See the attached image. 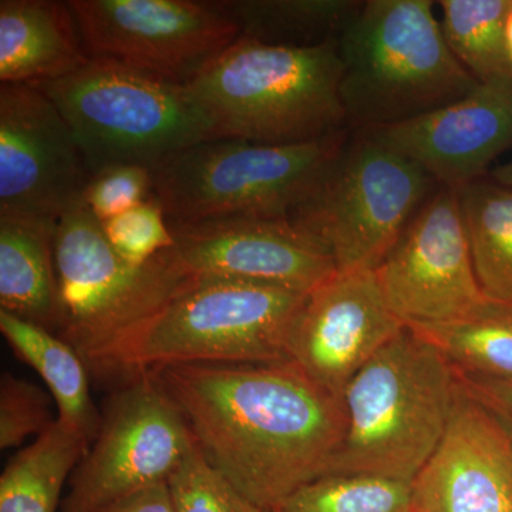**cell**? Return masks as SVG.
<instances>
[{"instance_id":"6da1fadb","label":"cell","mask_w":512,"mask_h":512,"mask_svg":"<svg viewBox=\"0 0 512 512\" xmlns=\"http://www.w3.org/2000/svg\"><path fill=\"white\" fill-rule=\"evenodd\" d=\"M150 375L205 460L262 510H279L303 485L332 473L345 404L292 362L173 366Z\"/></svg>"},{"instance_id":"7a4b0ae2","label":"cell","mask_w":512,"mask_h":512,"mask_svg":"<svg viewBox=\"0 0 512 512\" xmlns=\"http://www.w3.org/2000/svg\"><path fill=\"white\" fill-rule=\"evenodd\" d=\"M338 39L288 47L238 37L187 87L215 138L258 144L318 140L348 126Z\"/></svg>"},{"instance_id":"3957f363","label":"cell","mask_w":512,"mask_h":512,"mask_svg":"<svg viewBox=\"0 0 512 512\" xmlns=\"http://www.w3.org/2000/svg\"><path fill=\"white\" fill-rule=\"evenodd\" d=\"M458 389L447 357L404 328L346 386V434L330 474L413 481L446 434Z\"/></svg>"},{"instance_id":"277c9868","label":"cell","mask_w":512,"mask_h":512,"mask_svg":"<svg viewBox=\"0 0 512 512\" xmlns=\"http://www.w3.org/2000/svg\"><path fill=\"white\" fill-rule=\"evenodd\" d=\"M430 0H367L340 33L346 124L372 131L463 99L480 84L448 49Z\"/></svg>"},{"instance_id":"5b68a950","label":"cell","mask_w":512,"mask_h":512,"mask_svg":"<svg viewBox=\"0 0 512 512\" xmlns=\"http://www.w3.org/2000/svg\"><path fill=\"white\" fill-rule=\"evenodd\" d=\"M308 293L194 279L114 350L103 375L133 379L165 367L289 362V339Z\"/></svg>"},{"instance_id":"8992f818","label":"cell","mask_w":512,"mask_h":512,"mask_svg":"<svg viewBox=\"0 0 512 512\" xmlns=\"http://www.w3.org/2000/svg\"><path fill=\"white\" fill-rule=\"evenodd\" d=\"M33 87L62 113L92 175L121 164L154 173L215 138L187 84L120 64L90 59L69 76Z\"/></svg>"},{"instance_id":"52a82bcc","label":"cell","mask_w":512,"mask_h":512,"mask_svg":"<svg viewBox=\"0 0 512 512\" xmlns=\"http://www.w3.org/2000/svg\"><path fill=\"white\" fill-rule=\"evenodd\" d=\"M55 261V333L96 375H103L114 350L131 332L194 281L173 248L144 265L121 258L84 202L57 222Z\"/></svg>"},{"instance_id":"ba28073f","label":"cell","mask_w":512,"mask_h":512,"mask_svg":"<svg viewBox=\"0 0 512 512\" xmlns=\"http://www.w3.org/2000/svg\"><path fill=\"white\" fill-rule=\"evenodd\" d=\"M346 130L299 144L211 138L153 173L168 222L289 218L309 200L345 147Z\"/></svg>"},{"instance_id":"9c48e42d","label":"cell","mask_w":512,"mask_h":512,"mask_svg":"<svg viewBox=\"0 0 512 512\" xmlns=\"http://www.w3.org/2000/svg\"><path fill=\"white\" fill-rule=\"evenodd\" d=\"M434 185L419 165L357 131L289 220L319 242L338 271H376Z\"/></svg>"},{"instance_id":"30bf717a","label":"cell","mask_w":512,"mask_h":512,"mask_svg":"<svg viewBox=\"0 0 512 512\" xmlns=\"http://www.w3.org/2000/svg\"><path fill=\"white\" fill-rule=\"evenodd\" d=\"M194 447L187 421L154 376L133 377L111 397L60 512H101L164 483Z\"/></svg>"},{"instance_id":"8fae6325","label":"cell","mask_w":512,"mask_h":512,"mask_svg":"<svg viewBox=\"0 0 512 512\" xmlns=\"http://www.w3.org/2000/svg\"><path fill=\"white\" fill-rule=\"evenodd\" d=\"M89 59L187 84L239 37L218 2L70 0Z\"/></svg>"},{"instance_id":"7c38bea8","label":"cell","mask_w":512,"mask_h":512,"mask_svg":"<svg viewBox=\"0 0 512 512\" xmlns=\"http://www.w3.org/2000/svg\"><path fill=\"white\" fill-rule=\"evenodd\" d=\"M92 173L52 100L26 84L0 86V217L57 225L83 202Z\"/></svg>"},{"instance_id":"4fadbf2b","label":"cell","mask_w":512,"mask_h":512,"mask_svg":"<svg viewBox=\"0 0 512 512\" xmlns=\"http://www.w3.org/2000/svg\"><path fill=\"white\" fill-rule=\"evenodd\" d=\"M376 274L407 328L453 322L488 298L474 269L457 191L441 187L430 195Z\"/></svg>"},{"instance_id":"5bb4252c","label":"cell","mask_w":512,"mask_h":512,"mask_svg":"<svg viewBox=\"0 0 512 512\" xmlns=\"http://www.w3.org/2000/svg\"><path fill=\"white\" fill-rule=\"evenodd\" d=\"M168 225L175 258L192 279L309 293L338 271L319 242L289 218L225 217Z\"/></svg>"},{"instance_id":"9a60e30c","label":"cell","mask_w":512,"mask_h":512,"mask_svg":"<svg viewBox=\"0 0 512 512\" xmlns=\"http://www.w3.org/2000/svg\"><path fill=\"white\" fill-rule=\"evenodd\" d=\"M404 328L376 271H336L308 293L289 339V362L343 400L350 380Z\"/></svg>"},{"instance_id":"2e32d148","label":"cell","mask_w":512,"mask_h":512,"mask_svg":"<svg viewBox=\"0 0 512 512\" xmlns=\"http://www.w3.org/2000/svg\"><path fill=\"white\" fill-rule=\"evenodd\" d=\"M367 133L419 165L440 187L461 190L480 181L512 147V79L480 83L441 109Z\"/></svg>"},{"instance_id":"e0dca14e","label":"cell","mask_w":512,"mask_h":512,"mask_svg":"<svg viewBox=\"0 0 512 512\" xmlns=\"http://www.w3.org/2000/svg\"><path fill=\"white\" fill-rule=\"evenodd\" d=\"M413 501L414 512H512V429L461 377L446 434L413 480Z\"/></svg>"},{"instance_id":"ac0fdd59","label":"cell","mask_w":512,"mask_h":512,"mask_svg":"<svg viewBox=\"0 0 512 512\" xmlns=\"http://www.w3.org/2000/svg\"><path fill=\"white\" fill-rule=\"evenodd\" d=\"M67 2H0V82L39 84L69 76L89 62Z\"/></svg>"},{"instance_id":"d6986e66","label":"cell","mask_w":512,"mask_h":512,"mask_svg":"<svg viewBox=\"0 0 512 512\" xmlns=\"http://www.w3.org/2000/svg\"><path fill=\"white\" fill-rule=\"evenodd\" d=\"M56 225L0 217V311L55 332Z\"/></svg>"},{"instance_id":"ffe728a7","label":"cell","mask_w":512,"mask_h":512,"mask_svg":"<svg viewBox=\"0 0 512 512\" xmlns=\"http://www.w3.org/2000/svg\"><path fill=\"white\" fill-rule=\"evenodd\" d=\"M0 332L10 348L39 373L57 407V421L92 444L101 416L90 396L89 369L52 330L0 311Z\"/></svg>"},{"instance_id":"44dd1931","label":"cell","mask_w":512,"mask_h":512,"mask_svg":"<svg viewBox=\"0 0 512 512\" xmlns=\"http://www.w3.org/2000/svg\"><path fill=\"white\" fill-rule=\"evenodd\" d=\"M90 444L55 421L0 477V512H60L62 491Z\"/></svg>"},{"instance_id":"7402d4cb","label":"cell","mask_w":512,"mask_h":512,"mask_svg":"<svg viewBox=\"0 0 512 512\" xmlns=\"http://www.w3.org/2000/svg\"><path fill=\"white\" fill-rule=\"evenodd\" d=\"M239 37L271 46L309 47L338 39L363 6L356 0H225Z\"/></svg>"},{"instance_id":"603a6c76","label":"cell","mask_w":512,"mask_h":512,"mask_svg":"<svg viewBox=\"0 0 512 512\" xmlns=\"http://www.w3.org/2000/svg\"><path fill=\"white\" fill-rule=\"evenodd\" d=\"M409 329L433 343L458 375L512 382V301L487 298L453 322Z\"/></svg>"},{"instance_id":"cb8c5ba5","label":"cell","mask_w":512,"mask_h":512,"mask_svg":"<svg viewBox=\"0 0 512 512\" xmlns=\"http://www.w3.org/2000/svg\"><path fill=\"white\" fill-rule=\"evenodd\" d=\"M457 194L481 288L495 301H512V188L480 180Z\"/></svg>"},{"instance_id":"d4e9b609","label":"cell","mask_w":512,"mask_h":512,"mask_svg":"<svg viewBox=\"0 0 512 512\" xmlns=\"http://www.w3.org/2000/svg\"><path fill=\"white\" fill-rule=\"evenodd\" d=\"M448 49L478 82L512 79L505 25L512 0H441Z\"/></svg>"},{"instance_id":"484cf974","label":"cell","mask_w":512,"mask_h":512,"mask_svg":"<svg viewBox=\"0 0 512 512\" xmlns=\"http://www.w3.org/2000/svg\"><path fill=\"white\" fill-rule=\"evenodd\" d=\"M281 512H414L413 481L372 474H330L303 485Z\"/></svg>"},{"instance_id":"4316f807","label":"cell","mask_w":512,"mask_h":512,"mask_svg":"<svg viewBox=\"0 0 512 512\" xmlns=\"http://www.w3.org/2000/svg\"><path fill=\"white\" fill-rule=\"evenodd\" d=\"M177 512H266L205 460L197 446L168 478Z\"/></svg>"},{"instance_id":"83f0119b","label":"cell","mask_w":512,"mask_h":512,"mask_svg":"<svg viewBox=\"0 0 512 512\" xmlns=\"http://www.w3.org/2000/svg\"><path fill=\"white\" fill-rule=\"evenodd\" d=\"M114 251L133 265H144L174 247L163 207L156 198L101 222Z\"/></svg>"},{"instance_id":"f1b7e54d","label":"cell","mask_w":512,"mask_h":512,"mask_svg":"<svg viewBox=\"0 0 512 512\" xmlns=\"http://www.w3.org/2000/svg\"><path fill=\"white\" fill-rule=\"evenodd\" d=\"M52 394L37 384L3 373L0 379V448L22 446L39 437L57 420L52 413Z\"/></svg>"},{"instance_id":"f546056e","label":"cell","mask_w":512,"mask_h":512,"mask_svg":"<svg viewBox=\"0 0 512 512\" xmlns=\"http://www.w3.org/2000/svg\"><path fill=\"white\" fill-rule=\"evenodd\" d=\"M153 198V171L141 165H111L93 174L83 194L86 207L101 222Z\"/></svg>"},{"instance_id":"4dcf8cb0","label":"cell","mask_w":512,"mask_h":512,"mask_svg":"<svg viewBox=\"0 0 512 512\" xmlns=\"http://www.w3.org/2000/svg\"><path fill=\"white\" fill-rule=\"evenodd\" d=\"M468 390L512 429V382L461 376Z\"/></svg>"},{"instance_id":"1f68e13d","label":"cell","mask_w":512,"mask_h":512,"mask_svg":"<svg viewBox=\"0 0 512 512\" xmlns=\"http://www.w3.org/2000/svg\"><path fill=\"white\" fill-rule=\"evenodd\" d=\"M101 512H177L168 481L128 495Z\"/></svg>"},{"instance_id":"d6a6232c","label":"cell","mask_w":512,"mask_h":512,"mask_svg":"<svg viewBox=\"0 0 512 512\" xmlns=\"http://www.w3.org/2000/svg\"><path fill=\"white\" fill-rule=\"evenodd\" d=\"M491 175H493L494 183L512 188V161L511 163L495 168Z\"/></svg>"},{"instance_id":"836d02e7","label":"cell","mask_w":512,"mask_h":512,"mask_svg":"<svg viewBox=\"0 0 512 512\" xmlns=\"http://www.w3.org/2000/svg\"><path fill=\"white\" fill-rule=\"evenodd\" d=\"M505 45H507L508 59L512 66V9L507 18V25H505Z\"/></svg>"},{"instance_id":"e575fe53","label":"cell","mask_w":512,"mask_h":512,"mask_svg":"<svg viewBox=\"0 0 512 512\" xmlns=\"http://www.w3.org/2000/svg\"><path fill=\"white\" fill-rule=\"evenodd\" d=\"M266 512H281V510H271V511H266Z\"/></svg>"}]
</instances>
